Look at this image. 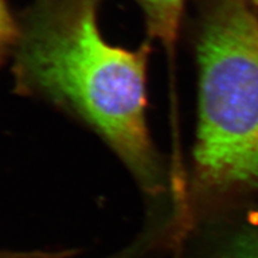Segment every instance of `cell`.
Segmentation results:
<instances>
[{
    "mask_svg": "<svg viewBox=\"0 0 258 258\" xmlns=\"http://www.w3.org/2000/svg\"><path fill=\"white\" fill-rule=\"evenodd\" d=\"M98 2L36 0L19 29L16 88L78 116L152 182L158 164L146 124L150 46L106 43L97 25Z\"/></svg>",
    "mask_w": 258,
    "mask_h": 258,
    "instance_id": "1",
    "label": "cell"
},
{
    "mask_svg": "<svg viewBox=\"0 0 258 258\" xmlns=\"http://www.w3.org/2000/svg\"><path fill=\"white\" fill-rule=\"evenodd\" d=\"M198 182L211 191L258 186V21L249 0H217L203 16Z\"/></svg>",
    "mask_w": 258,
    "mask_h": 258,
    "instance_id": "2",
    "label": "cell"
},
{
    "mask_svg": "<svg viewBox=\"0 0 258 258\" xmlns=\"http://www.w3.org/2000/svg\"><path fill=\"white\" fill-rule=\"evenodd\" d=\"M141 5L148 34L169 48L175 44L186 0H137Z\"/></svg>",
    "mask_w": 258,
    "mask_h": 258,
    "instance_id": "3",
    "label": "cell"
},
{
    "mask_svg": "<svg viewBox=\"0 0 258 258\" xmlns=\"http://www.w3.org/2000/svg\"><path fill=\"white\" fill-rule=\"evenodd\" d=\"M19 30L10 15L5 3L0 0V62L9 53L10 48L17 43Z\"/></svg>",
    "mask_w": 258,
    "mask_h": 258,
    "instance_id": "4",
    "label": "cell"
},
{
    "mask_svg": "<svg viewBox=\"0 0 258 258\" xmlns=\"http://www.w3.org/2000/svg\"><path fill=\"white\" fill-rule=\"evenodd\" d=\"M221 258H258V237L246 235L239 238Z\"/></svg>",
    "mask_w": 258,
    "mask_h": 258,
    "instance_id": "5",
    "label": "cell"
},
{
    "mask_svg": "<svg viewBox=\"0 0 258 258\" xmlns=\"http://www.w3.org/2000/svg\"><path fill=\"white\" fill-rule=\"evenodd\" d=\"M250 2H251V3H253L254 5H257V6H258V0H250Z\"/></svg>",
    "mask_w": 258,
    "mask_h": 258,
    "instance_id": "6",
    "label": "cell"
}]
</instances>
